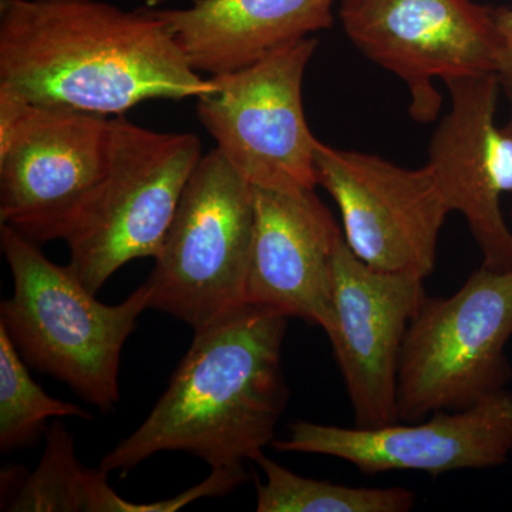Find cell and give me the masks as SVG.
Wrapping results in <instances>:
<instances>
[{
    "instance_id": "5",
    "label": "cell",
    "mask_w": 512,
    "mask_h": 512,
    "mask_svg": "<svg viewBox=\"0 0 512 512\" xmlns=\"http://www.w3.org/2000/svg\"><path fill=\"white\" fill-rule=\"evenodd\" d=\"M512 269L481 266L450 298H426L412 319L397 375L399 420L460 412L504 390L512 367Z\"/></svg>"
},
{
    "instance_id": "3",
    "label": "cell",
    "mask_w": 512,
    "mask_h": 512,
    "mask_svg": "<svg viewBox=\"0 0 512 512\" xmlns=\"http://www.w3.org/2000/svg\"><path fill=\"white\" fill-rule=\"evenodd\" d=\"M0 242L13 278L12 296L0 303V326L29 366L101 412H113L121 353L150 309V288L144 284L119 305H106L15 228L0 225Z\"/></svg>"
},
{
    "instance_id": "16",
    "label": "cell",
    "mask_w": 512,
    "mask_h": 512,
    "mask_svg": "<svg viewBox=\"0 0 512 512\" xmlns=\"http://www.w3.org/2000/svg\"><path fill=\"white\" fill-rule=\"evenodd\" d=\"M110 473L84 467L62 421L47 430L39 466L19 488L8 511L123 512L126 501L109 485Z\"/></svg>"
},
{
    "instance_id": "21",
    "label": "cell",
    "mask_w": 512,
    "mask_h": 512,
    "mask_svg": "<svg viewBox=\"0 0 512 512\" xmlns=\"http://www.w3.org/2000/svg\"><path fill=\"white\" fill-rule=\"evenodd\" d=\"M505 131H507L510 136H512V103H511V114L510 119H508L507 123H505V126L503 127ZM511 221H512V211H511Z\"/></svg>"
},
{
    "instance_id": "2",
    "label": "cell",
    "mask_w": 512,
    "mask_h": 512,
    "mask_svg": "<svg viewBox=\"0 0 512 512\" xmlns=\"http://www.w3.org/2000/svg\"><path fill=\"white\" fill-rule=\"evenodd\" d=\"M288 319L245 305L195 330L163 396L100 468L128 471L164 451L192 454L211 468L254 461L276 440L288 403L282 370Z\"/></svg>"
},
{
    "instance_id": "11",
    "label": "cell",
    "mask_w": 512,
    "mask_h": 512,
    "mask_svg": "<svg viewBox=\"0 0 512 512\" xmlns=\"http://www.w3.org/2000/svg\"><path fill=\"white\" fill-rule=\"evenodd\" d=\"M424 278L379 271L343 238L333 262L332 343L357 427L399 423L397 375L407 330L427 298Z\"/></svg>"
},
{
    "instance_id": "10",
    "label": "cell",
    "mask_w": 512,
    "mask_h": 512,
    "mask_svg": "<svg viewBox=\"0 0 512 512\" xmlns=\"http://www.w3.org/2000/svg\"><path fill=\"white\" fill-rule=\"evenodd\" d=\"M315 170L318 185L338 205L343 235L360 261L379 271L431 275L451 211L426 165L409 170L319 141Z\"/></svg>"
},
{
    "instance_id": "14",
    "label": "cell",
    "mask_w": 512,
    "mask_h": 512,
    "mask_svg": "<svg viewBox=\"0 0 512 512\" xmlns=\"http://www.w3.org/2000/svg\"><path fill=\"white\" fill-rule=\"evenodd\" d=\"M255 221L245 303L305 320L332 323L333 262L343 241L315 190L255 188Z\"/></svg>"
},
{
    "instance_id": "20",
    "label": "cell",
    "mask_w": 512,
    "mask_h": 512,
    "mask_svg": "<svg viewBox=\"0 0 512 512\" xmlns=\"http://www.w3.org/2000/svg\"><path fill=\"white\" fill-rule=\"evenodd\" d=\"M495 20L501 37V62L497 76L501 89L512 103V8H495Z\"/></svg>"
},
{
    "instance_id": "12",
    "label": "cell",
    "mask_w": 512,
    "mask_h": 512,
    "mask_svg": "<svg viewBox=\"0 0 512 512\" xmlns=\"http://www.w3.org/2000/svg\"><path fill=\"white\" fill-rule=\"evenodd\" d=\"M426 423L382 427L326 426L295 421L282 453L320 454L353 464L366 476L420 471L430 476L501 466L512 450V394L500 390L460 412H437Z\"/></svg>"
},
{
    "instance_id": "19",
    "label": "cell",
    "mask_w": 512,
    "mask_h": 512,
    "mask_svg": "<svg viewBox=\"0 0 512 512\" xmlns=\"http://www.w3.org/2000/svg\"><path fill=\"white\" fill-rule=\"evenodd\" d=\"M248 480L245 467L212 468L210 476L190 490L156 503H131L128 512H175L204 497H221L234 491Z\"/></svg>"
},
{
    "instance_id": "8",
    "label": "cell",
    "mask_w": 512,
    "mask_h": 512,
    "mask_svg": "<svg viewBox=\"0 0 512 512\" xmlns=\"http://www.w3.org/2000/svg\"><path fill=\"white\" fill-rule=\"evenodd\" d=\"M318 40L305 37L245 69L211 77L197 97L202 126L229 164L252 187L305 191L318 187L319 140L303 109L306 66Z\"/></svg>"
},
{
    "instance_id": "17",
    "label": "cell",
    "mask_w": 512,
    "mask_h": 512,
    "mask_svg": "<svg viewBox=\"0 0 512 512\" xmlns=\"http://www.w3.org/2000/svg\"><path fill=\"white\" fill-rule=\"evenodd\" d=\"M254 463L265 476L256 478L258 512H407L417 501L406 488H356L298 476L265 453Z\"/></svg>"
},
{
    "instance_id": "7",
    "label": "cell",
    "mask_w": 512,
    "mask_h": 512,
    "mask_svg": "<svg viewBox=\"0 0 512 512\" xmlns=\"http://www.w3.org/2000/svg\"><path fill=\"white\" fill-rule=\"evenodd\" d=\"M111 119L0 92V225L37 245L63 239L106 173Z\"/></svg>"
},
{
    "instance_id": "15",
    "label": "cell",
    "mask_w": 512,
    "mask_h": 512,
    "mask_svg": "<svg viewBox=\"0 0 512 512\" xmlns=\"http://www.w3.org/2000/svg\"><path fill=\"white\" fill-rule=\"evenodd\" d=\"M336 0H194L156 10L197 73L221 76L332 28Z\"/></svg>"
},
{
    "instance_id": "1",
    "label": "cell",
    "mask_w": 512,
    "mask_h": 512,
    "mask_svg": "<svg viewBox=\"0 0 512 512\" xmlns=\"http://www.w3.org/2000/svg\"><path fill=\"white\" fill-rule=\"evenodd\" d=\"M211 89L156 10L100 0H0V92L37 104L121 116L147 100Z\"/></svg>"
},
{
    "instance_id": "9",
    "label": "cell",
    "mask_w": 512,
    "mask_h": 512,
    "mask_svg": "<svg viewBox=\"0 0 512 512\" xmlns=\"http://www.w3.org/2000/svg\"><path fill=\"white\" fill-rule=\"evenodd\" d=\"M338 18L363 56L407 84L410 116L419 123L439 117L443 97L434 80L500 69L493 6L473 0H342Z\"/></svg>"
},
{
    "instance_id": "18",
    "label": "cell",
    "mask_w": 512,
    "mask_h": 512,
    "mask_svg": "<svg viewBox=\"0 0 512 512\" xmlns=\"http://www.w3.org/2000/svg\"><path fill=\"white\" fill-rule=\"evenodd\" d=\"M8 332L0 326V450L10 453L28 447L52 419L93 420L77 404L49 396L30 376Z\"/></svg>"
},
{
    "instance_id": "4",
    "label": "cell",
    "mask_w": 512,
    "mask_h": 512,
    "mask_svg": "<svg viewBox=\"0 0 512 512\" xmlns=\"http://www.w3.org/2000/svg\"><path fill=\"white\" fill-rule=\"evenodd\" d=\"M202 158L191 133H158L111 119L106 173L64 231L67 268L96 293L128 262L157 258L185 185Z\"/></svg>"
},
{
    "instance_id": "13",
    "label": "cell",
    "mask_w": 512,
    "mask_h": 512,
    "mask_svg": "<svg viewBox=\"0 0 512 512\" xmlns=\"http://www.w3.org/2000/svg\"><path fill=\"white\" fill-rule=\"evenodd\" d=\"M444 84L451 107L431 136L426 167L450 211L466 218L483 265L510 271L512 232L501 198L512 192V136L495 124L500 79L488 73Z\"/></svg>"
},
{
    "instance_id": "6",
    "label": "cell",
    "mask_w": 512,
    "mask_h": 512,
    "mask_svg": "<svg viewBox=\"0 0 512 512\" xmlns=\"http://www.w3.org/2000/svg\"><path fill=\"white\" fill-rule=\"evenodd\" d=\"M254 187L218 148L185 185L147 286L148 308L200 330L244 308Z\"/></svg>"
},
{
    "instance_id": "22",
    "label": "cell",
    "mask_w": 512,
    "mask_h": 512,
    "mask_svg": "<svg viewBox=\"0 0 512 512\" xmlns=\"http://www.w3.org/2000/svg\"><path fill=\"white\" fill-rule=\"evenodd\" d=\"M511 453H512V450H511Z\"/></svg>"
}]
</instances>
